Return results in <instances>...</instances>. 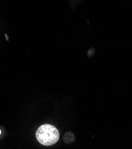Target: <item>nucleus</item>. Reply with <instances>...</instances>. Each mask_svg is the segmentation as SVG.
Masks as SVG:
<instances>
[{"instance_id": "nucleus-1", "label": "nucleus", "mask_w": 132, "mask_h": 149, "mask_svg": "<svg viewBox=\"0 0 132 149\" xmlns=\"http://www.w3.org/2000/svg\"><path fill=\"white\" fill-rule=\"evenodd\" d=\"M36 137L41 144L50 146L58 141L60 138V133L54 126L50 124H44L36 131Z\"/></svg>"}, {"instance_id": "nucleus-2", "label": "nucleus", "mask_w": 132, "mask_h": 149, "mask_svg": "<svg viewBox=\"0 0 132 149\" xmlns=\"http://www.w3.org/2000/svg\"><path fill=\"white\" fill-rule=\"evenodd\" d=\"M75 140V136L71 132H67L64 137V141L67 144L71 143Z\"/></svg>"}, {"instance_id": "nucleus-3", "label": "nucleus", "mask_w": 132, "mask_h": 149, "mask_svg": "<svg viewBox=\"0 0 132 149\" xmlns=\"http://www.w3.org/2000/svg\"><path fill=\"white\" fill-rule=\"evenodd\" d=\"M1 131H0V134H1Z\"/></svg>"}]
</instances>
